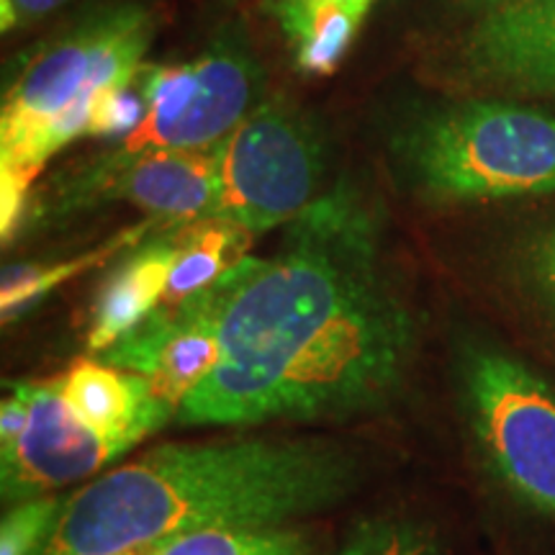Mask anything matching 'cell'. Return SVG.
Listing matches in <instances>:
<instances>
[{
    "label": "cell",
    "mask_w": 555,
    "mask_h": 555,
    "mask_svg": "<svg viewBox=\"0 0 555 555\" xmlns=\"http://www.w3.org/2000/svg\"><path fill=\"white\" fill-rule=\"evenodd\" d=\"M221 281V363L178 406L180 425L245 427L380 406L401 386L412 314L388 281L378 227L335 191L291 221L281 253Z\"/></svg>",
    "instance_id": "1"
},
{
    "label": "cell",
    "mask_w": 555,
    "mask_h": 555,
    "mask_svg": "<svg viewBox=\"0 0 555 555\" xmlns=\"http://www.w3.org/2000/svg\"><path fill=\"white\" fill-rule=\"evenodd\" d=\"M356 478V457L330 442L163 446L62 496L37 555H119L191 532L286 527L339 502Z\"/></svg>",
    "instance_id": "2"
},
{
    "label": "cell",
    "mask_w": 555,
    "mask_h": 555,
    "mask_svg": "<svg viewBox=\"0 0 555 555\" xmlns=\"http://www.w3.org/2000/svg\"><path fill=\"white\" fill-rule=\"evenodd\" d=\"M155 13L139 3L108 5L34 54L0 108V234L18 232L31 189L47 163L90 137L103 90L137 82L155 39Z\"/></svg>",
    "instance_id": "3"
},
{
    "label": "cell",
    "mask_w": 555,
    "mask_h": 555,
    "mask_svg": "<svg viewBox=\"0 0 555 555\" xmlns=\"http://www.w3.org/2000/svg\"><path fill=\"white\" fill-rule=\"evenodd\" d=\"M397 150L416 191L440 204L555 191V116L538 108L461 103L416 121Z\"/></svg>",
    "instance_id": "4"
},
{
    "label": "cell",
    "mask_w": 555,
    "mask_h": 555,
    "mask_svg": "<svg viewBox=\"0 0 555 555\" xmlns=\"http://www.w3.org/2000/svg\"><path fill=\"white\" fill-rule=\"evenodd\" d=\"M463 391L489 468L512 496L555 522V388L522 360L476 350Z\"/></svg>",
    "instance_id": "5"
},
{
    "label": "cell",
    "mask_w": 555,
    "mask_h": 555,
    "mask_svg": "<svg viewBox=\"0 0 555 555\" xmlns=\"http://www.w3.org/2000/svg\"><path fill=\"white\" fill-rule=\"evenodd\" d=\"M214 219L260 234L294 221L314 204L322 178L319 142L307 124L275 103L253 108L214 147Z\"/></svg>",
    "instance_id": "6"
},
{
    "label": "cell",
    "mask_w": 555,
    "mask_h": 555,
    "mask_svg": "<svg viewBox=\"0 0 555 555\" xmlns=\"http://www.w3.org/2000/svg\"><path fill=\"white\" fill-rule=\"evenodd\" d=\"M255 86L258 67L234 44H217L183 65L144 67L139 75L142 121L111 157L217 147L253 111Z\"/></svg>",
    "instance_id": "7"
},
{
    "label": "cell",
    "mask_w": 555,
    "mask_h": 555,
    "mask_svg": "<svg viewBox=\"0 0 555 555\" xmlns=\"http://www.w3.org/2000/svg\"><path fill=\"white\" fill-rule=\"evenodd\" d=\"M124 450L93 433L69 409L60 378L13 380L0 404V491L3 502L57 494L101 474Z\"/></svg>",
    "instance_id": "8"
},
{
    "label": "cell",
    "mask_w": 555,
    "mask_h": 555,
    "mask_svg": "<svg viewBox=\"0 0 555 555\" xmlns=\"http://www.w3.org/2000/svg\"><path fill=\"white\" fill-rule=\"evenodd\" d=\"M219 311L221 281L183 301L159 304L99 358L147 378L159 397L180 406L221 363Z\"/></svg>",
    "instance_id": "9"
},
{
    "label": "cell",
    "mask_w": 555,
    "mask_h": 555,
    "mask_svg": "<svg viewBox=\"0 0 555 555\" xmlns=\"http://www.w3.org/2000/svg\"><path fill=\"white\" fill-rule=\"evenodd\" d=\"M95 198L129 201L165 224L208 219L217 204V157L211 150H159L131 159L106 157L75 183L62 204Z\"/></svg>",
    "instance_id": "10"
},
{
    "label": "cell",
    "mask_w": 555,
    "mask_h": 555,
    "mask_svg": "<svg viewBox=\"0 0 555 555\" xmlns=\"http://www.w3.org/2000/svg\"><path fill=\"white\" fill-rule=\"evenodd\" d=\"M455 60L483 86L555 99V0L476 16Z\"/></svg>",
    "instance_id": "11"
},
{
    "label": "cell",
    "mask_w": 555,
    "mask_h": 555,
    "mask_svg": "<svg viewBox=\"0 0 555 555\" xmlns=\"http://www.w3.org/2000/svg\"><path fill=\"white\" fill-rule=\"evenodd\" d=\"M60 384L69 409L124 453L178 416V406L159 397L147 378L101 358L75 360Z\"/></svg>",
    "instance_id": "12"
},
{
    "label": "cell",
    "mask_w": 555,
    "mask_h": 555,
    "mask_svg": "<svg viewBox=\"0 0 555 555\" xmlns=\"http://www.w3.org/2000/svg\"><path fill=\"white\" fill-rule=\"evenodd\" d=\"M176 258V234L131 247L129 258L114 270L95 298L88 330V350L93 356H103L163 304Z\"/></svg>",
    "instance_id": "13"
},
{
    "label": "cell",
    "mask_w": 555,
    "mask_h": 555,
    "mask_svg": "<svg viewBox=\"0 0 555 555\" xmlns=\"http://www.w3.org/2000/svg\"><path fill=\"white\" fill-rule=\"evenodd\" d=\"M376 0H262V9L286 37L296 67L335 73Z\"/></svg>",
    "instance_id": "14"
},
{
    "label": "cell",
    "mask_w": 555,
    "mask_h": 555,
    "mask_svg": "<svg viewBox=\"0 0 555 555\" xmlns=\"http://www.w3.org/2000/svg\"><path fill=\"white\" fill-rule=\"evenodd\" d=\"M176 234L178 258L163 304L183 301L219 281L229 268L245 260L253 234L224 219H198L180 224Z\"/></svg>",
    "instance_id": "15"
},
{
    "label": "cell",
    "mask_w": 555,
    "mask_h": 555,
    "mask_svg": "<svg viewBox=\"0 0 555 555\" xmlns=\"http://www.w3.org/2000/svg\"><path fill=\"white\" fill-rule=\"evenodd\" d=\"M147 234V224L127 229L116 234L114 240L103 242L90 253L75 255V258L54 262V266H5L3 281H0V309H3V324H9L24 311H29L41 296L50 294L52 288L62 286L69 278L86 273L93 266H101L108 258H114L121 249L142 245V237Z\"/></svg>",
    "instance_id": "16"
},
{
    "label": "cell",
    "mask_w": 555,
    "mask_h": 555,
    "mask_svg": "<svg viewBox=\"0 0 555 555\" xmlns=\"http://www.w3.org/2000/svg\"><path fill=\"white\" fill-rule=\"evenodd\" d=\"M314 545L296 527L268 530H211L144 543L119 555H311Z\"/></svg>",
    "instance_id": "17"
},
{
    "label": "cell",
    "mask_w": 555,
    "mask_h": 555,
    "mask_svg": "<svg viewBox=\"0 0 555 555\" xmlns=\"http://www.w3.org/2000/svg\"><path fill=\"white\" fill-rule=\"evenodd\" d=\"M337 555H442L440 543L422 522L406 517L367 519Z\"/></svg>",
    "instance_id": "18"
},
{
    "label": "cell",
    "mask_w": 555,
    "mask_h": 555,
    "mask_svg": "<svg viewBox=\"0 0 555 555\" xmlns=\"http://www.w3.org/2000/svg\"><path fill=\"white\" fill-rule=\"evenodd\" d=\"M62 496L47 494L11 504L0 525V555H37L50 535Z\"/></svg>",
    "instance_id": "19"
},
{
    "label": "cell",
    "mask_w": 555,
    "mask_h": 555,
    "mask_svg": "<svg viewBox=\"0 0 555 555\" xmlns=\"http://www.w3.org/2000/svg\"><path fill=\"white\" fill-rule=\"evenodd\" d=\"M67 0H0V29L3 34L29 26L34 21L50 16Z\"/></svg>",
    "instance_id": "20"
},
{
    "label": "cell",
    "mask_w": 555,
    "mask_h": 555,
    "mask_svg": "<svg viewBox=\"0 0 555 555\" xmlns=\"http://www.w3.org/2000/svg\"><path fill=\"white\" fill-rule=\"evenodd\" d=\"M532 275L540 283V288L555 301V232L547 234L532 249Z\"/></svg>",
    "instance_id": "21"
},
{
    "label": "cell",
    "mask_w": 555,
    "mask_h": 555,
    "mask_svg": "<svg viewBox=\"0 0 555 555\" xmlns=\"http://www.w3.org/2000/svg\"><path fill=\"white\" fill-rule=\"evenodd\" d=\"M463 9L476 13V16H486V13H494L499 9H506V5L525 3V0H461Z\"/></svg>",
    "instance_id": "22"
}]
</instances>
